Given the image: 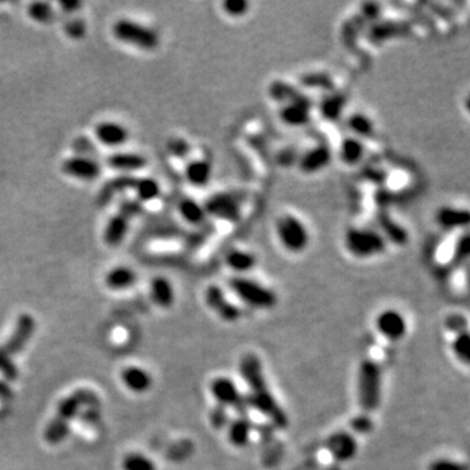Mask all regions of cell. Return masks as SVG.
Instances as JSON below:
<instances>
[{
  "label": "cell",
  "mask_w": 470,
  "mask_h": 470,
  "mask_svg": "<svg viewBox=\"0 0 470 470\" xmlns=\"http://www.w3.org/2000/svg\"><path fill=\"white\" fill-rule=\"evenodd\" d=\"M276 235L282 247L291 254H300L310 246L307 225L297 216L285 213L276 221Z\"/></svg>",
  "instance_id": "obj_6"
},
{
  "label": "cell",
  "mask_w": 470,
  "mask_h": 470,
  "mask_svg": "<svg viewBox=\"0 0 470 470\" xmlns=\"http://www.w3.org/2000/svg\"><path fill=\"white\" fill-rule=\"evenodd\" d=\"M177 209H178L180 218L192 226L203 225L208 217L204 204L199 203L192 197H183L182 200H180Z\"/></svg>",
  "instance_id": "obj_20"
},
{
  "label": "cell",
  "mask_w": 470,
  "mask_h": 470,
  "mask_svg": "<svg viewBox=\"0 0 470 470\" xmlns=\"http://www.w3.org/2000/svg\"><path fill=\"white\" fill-rule=\"evenodd\" d=\"M151 297L157 306L170 308L175 302V290L170 280L163 276L154 277L151 282Z\"/></svg>",
  "instance_id": "obj_22"
},
{
  "label": "cell",
  "mask_w": 470,
  "mask_h": 470,
  "mask_svg": "<svg viewBox=\"0 0 470 470\" xmlns=\"http://www.w3.org/2000/svg\"><path fill=\"white\" fill-rule=\"evenodd\" d=\"M382 401V368L375 360L365 359L358 371V402L365 413L377 411Z\"/></svg>",
  "instance_id": "obj_4"
},
{
  "label": "cell",
  "mask_w": 470,
  "mask_h": 470,
  "mask_svg": "<svg viewBox=\"0 0 470 470\" xmlns=\"http://www.w3.org/2000/svg\"><path fill=\"white\" fill-rule=\"evenodd\" d=\"M470 257V234H466L464 235L462 240L457 242L456 245V248H454V257H453V260L454 262H460L462 263V260L468 259Z\"/></svg>",
  "instance_id": "obj_39"
},
{
  "label": "cell",
  "mask_w": 470,
  "mask_h": 470,
  "mask_svg": "<svg viewBox=\"0 0 470 470\" xmlns=\"http://www.w3.org/2000/svg\"><path fill=\"white\" fill-rule=\"evenodd\" d=\"M129 233V220L123 216H114L105 228L103 240L110 246H118Z\"/></svg>",
  "instance_id": "obj_28"
},
{
  "label": "cell",
  "mask_w": 470,
  "mask_h": 470,
  "mask_svg": "<svg viewBox=\"0 0 470 470\" xmlns=\"http://www.w3.org/2000/svg\"><path fill=\"white\" fill-rule=\"evenodd\" d=\"M94 135L100 144L107 148H120L127 144L129 140V129L115 120H103L98 123L94 129Z\"/></svg>",
  "instance_id": "obj_14"
},
{
  "label": "cell",
  "mask_w": 470,
  "mask_h": 470,
  "mask_svg": "<svg viewBox=\"0 0 470 470\" xmlns=\"http://www.w3.org/2000/svg\"><path fill=\"white\" fill-rule=\"evenodd\" d=\"M211 419H212V423H213L214 428H221L228 423V413H226V408L223 406H217V409H214L212 411V416H211Z\"/></svg>",
  "instance_id": "obj_43"
},
{
  "label": "cell",
  "mask_w": 470,
  "mask_h": 470,
  "mask_svg": "<svg viewBox=\"0 0 470 470\" xmlns=\"http://www.w3.org/2000/svg\"><path fill=\"white\" fill-rule=\"evenodd\" d=\"M213 175V166L206 158H192L186 163L184 178L191 186L206 187Z\"/></svg>",
  "instance_id": "obj_18"
},
{
  "label": "cell",
  "mask_w": 470,
  "mask_h": 470,
  "mask_svg": "<svg viewBox=\"0 0 470 470\" xmlns=\"http://www.w3.org/2000/svg\"><path fill=\"white\" fill-rule=\"evenodd\" d=\"M377 331L391 341H399L406 334L405 317L396 310H385L376 319Z\"/></svg>",
  "instance_id": "obj_16"
},
{
  "label": "cell",
  "mask_w": 470,
  "mask_h": 470,
  "mask_svg": "<svg viewBox=\"0 0 470 470\" xmlns=\"http://www.w3.org/2000/svg\"><path fill=\"white\" fill-rule=\"evenodd\" d=\"M348 129H351L353 136L358 139H366V137L374 135V122L368 118L363 112H353L348 118Z\"/></svg>",
  "instance_id": "obj_30"
},
{
  "label": "cell",
  "mask_w": 470,
  "mask_h": 470,
  "mask_svg": "<svg viewBox=\"0 0 470 470\" xmlns=\"http://www.w3.org/2000/svg\"><path fill=\"white\" fill-rule=\"evenodd\" d=\"M80 419L83 423H86V426L89 428H97L101 423L102 419V413H101V408L100 405H90L84 408L81 413H80Z\"/></svg>",
  "instance_id": "obj_36"
},
{
  "label": "cell",
  "mask_w": 470,
  "mask_h": 470,
  "mask_svg": "<svg viewBox=\"0 0 470 470\" xmlns=\"http://www.w3.org/2000/svg\"><path fill=\"white\" fill-rule=\"evenodd\" d=\"M211 392L220 406L231 408L240 416H247L249 404L247 397L240 394L237 384L229 377H216L211 383Z\"/></svg>",
  "instance_id": "obj_9"
},
{
  "label": "cell",
  "mask_w": 470,
  "mask_h": 470,
  "mask_svg": "<svg viewBox=\"0 0 470 470\" xmlns=\"http://www.w3.org/2000/svg\"><path fill=\"white\" fill-rule=\"evenodd\" d=\"M428 470H468L466 465H464L462 462H452V460H436L433 462Z\"/></svg>",
  "instance_id": "obj_41"
},
{
  "label": "cell",
  "mask_w": 470,
  "mask_h": 470,
  "mask_svg": "<svg viewBox=\"0 0 470 470\" xmlns=\"http://www.w3.org/2000/svg\"><path fill=\"white\" fill-rule=\"evenodd\" d=\"M278 117L288 127H303L311 120V102L305 95L285 102L280 109Z\"/></svg>",
  "instance_id": "obj_13"
},
{
  "label": "cell",
  "mask_w": 470,
  "mask_h": 470,
  "mask_svg": "<svg viewBox=\"0 0 470 470\" xmlns=\"http://www.w3.org/2000/svg\"><path fill=\"white\" fill-rule=\"evenodd\" d=\"M332 161V152L327 146H317L311 148L300 157V170L305 174H317L324 170Z\"/></svg>",
  "instance_id": "obj_17"
},
{
  "label": "cell",
  "mask_w": 470,
  "mask_h": 470,
  "mask_svg": "<svg viewBox=\"0 0 470 470\" xmlns=\"http://www.w3.org/2000/svg\"><path fill=\"white\" fill-rule=\"evenodd\" d=\"M12 399H13L12 388L9 387L6 380H0V402H3V404L11 402Z\"/></svg>",
  "instance_id": "obj_44"
},
{
  "label": "cell",
  "mask_w": 470,
  "mask_h": 470,
  "mask_svg": "<svg viewBox=\"0 0 470 470\" xmlns=\"http://www.w3.org/2000/svg\"><path fill=\"white\" fill-rule=\"evenodd\" d=\"M35 332V317L29 314L20 315L15 329L8 340L0 346V374L7 382L18 380V370L13 362V357L24 351L26 343Z\"/></svg>",
  "instance_id": "obj_3"
},
{
  "label": "cell",
  "mask_w": 470,
  "mask_h": 470,
  "mask_svg": "<svg viewBox=\"0 0 470 470\" xmlns=\"http://www.w3.org/2000/svg\"><path fill=\"white\" fill-rule=\"evenodd\" d=\"M206 213L226 223H237L242 217V203L240 196L231 192H218L206 201Z\"/></svg>",
  "instance_id": "obj_10"
},
{
  "label": "cell",
  "mask_w": 470,
  "mask_h": 470,
  "mask_svg": "<svg viewBox=\"0 0 470 470\" xmlns=\"http://www.w3.org/2000/svg\"><path fill=\"white\" fill-rule=\"evenodd\" d=\"M249 7L251 4L246 0H226L221 4L223 13L230 18H245Z\"/></svg>",
  "instance_id": "obj_34"
},
{
  "label": "cell",
  "mask_w": 470,
  "mask_h": 470,
  "mask_svg": "<svg viewBox=\"0 0 470 470\" xmlns=\"http://www.w3.org/2000/svg\"><path fill=\"white\" fill-rule=\"evenodd\" d=\"M345 97L341 94H332L327 97L320 106L323 118L328 120L340 119L345 109Z\"/></svg>",
  "instance_id": "obj_32"
},
{
  "label": "cell",
  "mask_w": 470,
  "mask_h": 470,
  "mask_svg": "<svg viewBox=\"0 0 470 470\" xmlns=\"http://www.w3.org/2000/svg\"><path fill=\"white\" fill-rule=\"evenodd\" d=\"M112 35L119 42L143 52H154L161 42L160 35L151 26L129 18H120L112 25Z\"/></svg>",
  "instance_id": "obj_5"
},
{
  "label": "cell",
  "mask_w": 470,
  "mask_h": 470,
  "mask_svg": "<svg viewBox=\"0 0 470 470\" xmlns=\"http://www.w3.org/2000/svg\"><path fill=\"white\" fill-rule=\"evenodd\" d=\"M61 170L74 180L90 183L101 177L102 165L88 155H74L63 163Z\"/></svg>",
  "instance_id": "obj_11"
},
{
  "label": "cell",
  "mask_w": 470,
  "mask_h": 470,
  "mask_svg": "<svg viewBox=\"0 0 470 470\" xmlns=\"http://www.w3.org/2000/svg\"><path fill=\"white\" fill-rule=\"evenodd\" d=\"M123 470H155L153 462L141 453H131L123 460Z\"/></svg>",
  "instance_id": "obj_33"
},
{
  "label": "cell",
  "mask_w": 470,
  "mask_h": 470,
  "mask_svg": "<svg viewBox=\"0 0 470 470\" xmlns=\"http://www.w3.org/2000/svg\"><path fill=\"white\" fill-rule=\"evenodd\" d=\"M351 428L357 434H370L374 428V422L365 413V414H360V416H357V417L351 419Z\"/></svg>",
  "instance_id": "obj_38"
},
{
  "label": "cell",
  "mask_w": 470,
  "mask_h": 470,
  "mask_svg": "<svg viewBox=\"0 0 470 470\" xmlns=\"http://www.w3.org/2000/svg\"><path fill=\"white\" fill-rule=\"evenodd\" d=\"M327 450L337 462H351L358 451V443L349 433H334L327 440Z\"/></svg>",
  "instance_id": "obj_15"
},
{
  "label": "cell",
  "mask_w": 470,
  "mask_h": 470,
  "mask_svg": "<svg viewBox=\"0 0 470 470\" xmlns=\"http://www.w3.org/2000/svg\"><path fill=\"white\" fill-rule=\"evenodd\" d=\"M225 264L235 274H247L257 264V259L254 252L243 248H231L225 257Z\"/></svg>",
  "instance_id": "obj_21"
},
{
  "label": "cell",
  "mask_w": 470,
  "mask_h": 470,
  "mask_svg": "<svg viewBox=\"0 0 470 470\" xmlns=\"http://www.w3.org/2000/svg\"><path fill=\"white\" fill-rule=\"evenodd\" d=\"M148 163V160L143 154L135 153V152H117L112 153L107 158V165L112 170L120 171V172H136L143 170Z\"/></svg>",
  "instance_id": "obj_19"
},
{
  "label": "cell",
  "mask_w": 470,
  "mask_h": 470,
  "mask_svg": "<svg viewBox=\"0 0 470 470\" xmlns=\"http://www.w3.org/2000/svg\"><path fill=\"white\" fill-rule=\"evenodd\" d=\"M251 431V421L247 418V416H240V418L233 421L229 426V442L234 447H245L249 442Z\"/></svg>",
  "instance_id": "obj_29"
},
{
  "label": "cell",
  "mask_w": 470,
  "mask_h": 470,
  "mask_svg": "<svg viewBox=\"0 0 470 470\" xmlns=\"http://www.w3.org/2000/svg\"><path fill=\"white\" fill-rule=\"evenodd\" d=\"M240 374L247 385V401L249 408L259 411L277 428H286L289 425L288 414L276 400L265 377L263 363L257 356L248 353L240 362Z\"/></svg>",
  "instance_id": "obj_1"
},
{
  "label": "cell",
  "mask_w": 470,
  "mask_h": 470,
  "mask_svg": "<svg viewBox=\"0 0 470 470\" xmlns=\"http://www.w3.org/2000/svg\"><path fill=\"white\" fill-rule=\"evenodd\" d=\"M453 351L454 354L462 359V362L470 365V334L464 332V334H457L454 341H453Z\"/></svg>",
  "instance_id": "obj_35"
},
{
  "label": "cell",
  "mask_w": 470,
  "mask_h": 470,
  "mask_svg": "<svg viewBox=\"0 0 470 470\" xmlns=\"http://www.w3.org/2000/svg\"><path fill=\"white\" fill-rule=\"evenodd\" d=\"M60 7L64 12L72 13V12H76L77 9L81 7V3H78V1H64V3H60Z\"/></svg>",
  "instance_id": "obj_45"
},
{
  "label": "cell",
  "mask_w": 470,
  "mask_h": 470,
  "mask_svg": "<svg viewBox=\"0 0 470 470\" xmlns=\"http://www.w3.org/2000/svg\"><path fill=\"white\" fill-rule=\"evenodd\" d=\"M365 154H366V146L363 144V140L354 136L346 137L342 140L339 149L341 163L348 166H354L363 160Z\"/></svg>",
  "instance_id": "obj_25"
},
{
  "label": "cell",
  "mask_w": 470,
  "mask_h": 470,
  "mask_svg": "<svg viewBox=\"0 0 470 470\" xmlns=\"http://www.w3.org/2000/svg\"><path fill=\"white\" fill-rule=\"evenodd\" d=\"M436 221L443 229H457L470 226V212L456 208H442L436 214Z\"/></svg>",
  "instance_id": "obj_26"
},
{
  "label": "cell",
  "mask_w": 470,
  "mask_h": 470,
  "mask_svg": "<svg viewBox=\"0 0 470 470\" xmlns=\"http://www.w3.org/2000/svg\"><path fill=\"white\" fill-rule=\"evenodd\" d=\"M28 16L32 18L37 24H50L54 23L55 18V9L52 8L50 3L45 1H35L29 4L28 7Z\"/></svg>",
  "instance_id": "obj_31"
},
{
  "label": "cell",
  "mask_w": 470,
  "mask_h": 470,
  "mask_svg": "<svg viewBox=\"0 0 470 470\" xmlns=\"http://www.w3.org/2000/svg\"><path fill=\"white\" fill-rule=\"evenodd\" d=\"M122 380L129 389L136 394H144L153 383L152 376L148 371L135 366L124 368L122 371Z\"/></svg>",
  "instance_id": "obj_23"
},
{
  "label": "cell",
  "mask_w": 470,
  "mask_h": 470,
  "mask_svg": "<svg viewBox=\"0 0 470 470\" xmlns=\"http://www.w3.org/2000/svg\"><path fill=\"white\" fill-rule=\"evenodd\" d=\"M90 405H100L98 396L90 389H78L63 399L58 405L55 417L45 430L46 442L52 445L61 443L69 436L71 421L76 418L84 408Z\"/></svg>",
  "instance_id": "obj_2"
},
{
  "label": "cell",
  "mask_w": 470,
  "mask_h": 470,
  "mask_svg": "<svg viewBox=\"0 0 470 470\" xmlns=\"http://www.w3.org/2000/svg\"><path fill=\"white\" fill-rule=\"evenodd\" d=\"M345 248L357 259L377 257L385 251L384 237L372 229L351 228L345 233Z\"/></svg>",
  "instance_id": "obj_7"
},
{
  "label": "cell",
  "mask_w": 470,
  "mask_h": 470,
  "mask_svg": "<svg viewBox=\"0 0 470 470\" xmlns=\"http://www.w3.org/2000/svg\"><path fill=\"white\" fill-rule=\"evenodd\" d=\"M204 298H206V306L211 310H213L214 312L217 314V317H221L225 322L234 323L240 319V308L226 297L225 291L220 286H217V285L208 286Z\"/></svg>",
  "instance_id": "obj_12"
},
{
  "label": "cell",
  "mask_w": 470,
  "mask_h": 470,
  "mask_svg": "<svg viewBox=\"0 0 470 470\" xmlns=\"http://www.w3.org/2000/svg\"><path fill=\"white\" fill-rule=\"evenodd\" d=\"M105 281L112 290H126L136 283L137 274L129 266L118 265L109 271Z\"/></svg>",
  "instance_id": "obj_24"
},
{
  "label": "cell",
  "mask_w": 470,
  "mask_h": 470,
  "mask_svg": "<svg viewBox=\"0 0 470 470\" xmlns=\"http://www.w3.org/2000/svg\"><path fill=\"white\" fill-rule=\"evenodd\" d=\"M447 327L448 329H451L453 332H456L457 334H464V332H468L466 331V320L464 317H460V315H451V317L447 319Z\"/></svg>",
  "instance_id": "obj_42"
},
{
  "label": "cell",
  "mask_w": 470,
  "mask_h": 470,
  "mask_svg": "<svg viewBox=\"0 0 470 470\" xmlns=\"http://www.w3.org/2000/svg\"><path fill=\"white\" fill-rule=\"evenodd\" d=\"M168 151L171 155H174L175 158H184L189 155L191 152V146L188 144L187 141L182 137H175L171 139L168 144Z\"/></svg>",
  "instance_id": "obj_37"
},
{
  "label": "cell",
  "mask_w": 470,
  "mask_h": 470,
  "mask_svg": "<svg viewBox=\"0 0 470 470\" xmlns=\"http://www.w3.org/2000/svg\"><path fill=\"white\" fill-rule=\"evenodd\" d=\"M229 286L235 295L246 305L259 310H271L277 305V295L263 283L243 276L230 278Z\"/></svg>",
  "instance_id": "obj_8"
},
{
  "label": "cell",
  "mask_w": 470,
  "mask_h": 470,
  "mask_svg": "<svg viewBox=\"0 0 470 470\" xmlns=\"http://www.w3.org/2000/svg\"><path fill=\"white\" fill-rule=\"evenodd\" d=\"M465 109H466V112L470 114V93L468 94L466 98H465Z\"/></svg>",
  "instance_id": "obj_46"
},
{
  "label": "cell",
  "mask_w": 470,
  "mask_h": 470,
  "mask_svg": "<svg viewBox=\"0 0 470 470\" xmlns=\"http://www.w3.org/2000/svg\"><path fill=\"white\" fill-rule=\"evenodd\" d=\"M132 188L135 191L137 200L141 203L154 201L161 196V192H163V187H161L160 182L152 177L134 180Z\"/></svg>",
  "instance_id": "obj_27"
},
{
  "label": "cell",
  "mask_w": 470,
  "mask_h": 470,
  "mask_svg": "<svg viewBox=\"0 0 470 470\" xmlns=\"http://www.w3.org/2000/svg\"><path fill=\"white\" fill-rule=\"evenodd\" d=\"M66 33L74 38V40H80L83 38L86 33V26L84 21L81 20H72L66 25Z\"/></svg>",
  "instance_id": "obj_40"
}]
</instances>
